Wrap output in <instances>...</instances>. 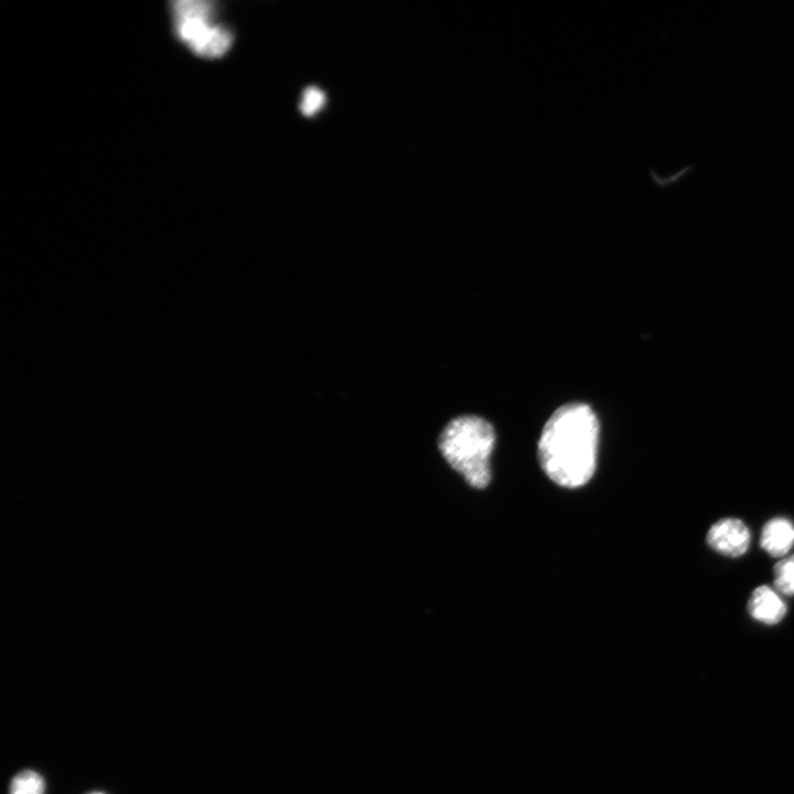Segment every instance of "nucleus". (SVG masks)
Segmentation results:
<instances>
[{
  "label": "nucleus",
  "instance_id": "f257e3e1",
  "mask_svg": "<svg viewBox=\"0 0 794 794\" xmlns=\"http://www.w3.org/2000/svg\"><path fill=\"white\" fill-rule=\"evenodd\" d=\"M598 441L599 421L592 408L582 403L562 405L543 428L538 441L540 465L556 484L580 487L596 471Z\"/></svg>",
  "mask_w": 794,
  "mask_h": 794
},
{
  "label": "nucleus",
  "instance_id": "f03ea898",
  "mask_svg": "<svg viewBox=\"0 0 794 794\" xmlns=\"http://www.w3.org/2000/svg\"><path fill=\"white\" fill-rule=\"evenodd\" d=\"M494 444L492 425L474 415L451 419L438 438L442 458L474 489H484L490 483Z\"/></svg>",
  "mask_w": 794,
  "mask_h": 794
},
{
  "label": "nucleus",
  "instance_id": "7ed1b4c3",
  "mask_svg": "<svg viewBox=\"0 0 794 794\" xmlns=\"http://www.w3.org/2000/svg\"><path fill=\"white\" fill-rule=\"evenodd\" d=\"M176 39L195 55L215 60L225 55L232 44L228 28L215 21L216 8L207 0H179L171 4Z\"/></svg>",
  "mask_w": 794,
  "mask_h": 794
},
{
  "label": "nucleus",
  "instance_id": "20e7f679",
  "mask_svg": "<svg viewBox=\"0 0 794 794\" xmlns=\"http://www.w3.org/2000/svg\"><path fill=\"white\" fill-rule=\"evenodd\" d=\"M706 540L710 548L718 554L737 558L747 552L750 532L741 519L725 517L709 527Z\"/></svg>",
  "mask_w": 794,
  "mask_h": 794
},
{
  "label": "nucleus",
  "instance_id": "39448f33",
  "mask_svg": "<svg viewBox=\"0 0 794 794\" xmlns=\"http://www.w3.org/2000/svg\"><path fill=\"white\" fill-rule=\"evenodd\" d=\"M748 612L757 621L775 625L786 614V604L765 584L757 587L748 601Z\"/></svg>",
  "mask_w": 794,
  "mask_h": 794
},
{
  "label": "nucleus",
  "instance_id": "423d86ee",
  "mask_svg": "<svg viewBox=\"0 0 794 794\" xmlns=\"http://www.w3.org/2000/svg\"><path fill=\"white\" fill-rule=\"evenodd\" d=\"M760 545L772 557L786 555L794 545V524L785 517L768 521L762 527Z\"/></svg>",
  "mask_w": 794,
  "mask_h": 794
},
{
  "label": "nucleus",
  "instance_id": "0eeeda50",
  "mask_svg": "<svg viewBox=\"0 0 794 794\" xmlns=\"http://www.w3.org/2000/svg\"><path fill=\"white\" fill-rule=\"evenodd\" d=\"M43 777L32 770L19 772L11 780L9 794H44Z\"/></svg>",
  "mask_w": 794,
  "mask_h": 794
},
{
  "label": "nucleus",
  "instance_id": "6e6552de",
  "mask_svg": "<svg viewBox=\"0 0 794 794\" xmlns=\"http://www.w3.org/2000/svg\"><path fill=\"white\" fill-rule=\"evenodd\" d=\"M774 586L786 596H794V554L783 558L773 568Z\"/></svg>",
  "mask_w": 794,
  "mask_h": 794
},
{
  "label": "nucleus",
  "instance_id": "1a4fd4ad",
  "mask_svg": "<svg viewBox=\"0 0 794 794\" xmlns=\"http://www.w3.org/2000/svg\"><path fill=\"white\" fill-rule=\"evenodd\" d=\"M325 103L324 94L315 88H307L303 93L301 101V111L307 116H312L319 111Z\"/></svg>",
  "mask_w": 794,
  "mask_h": 794
},
{
  "label": "nucleus",
  "instance_id": "9d476101",
  "mask_svg": "<svg viewBox=\"0 0 794 794\" xmlns=\"http://www.w3.org/2000/svg\"><path fill=\"white\" fill-rule=\"evenodd\" d=\"M87 794H105V793H101V792H90V793H87Z\"/></svg>",
  "mask_w": 794,
  "mask_h": 794
}]
</instances>
